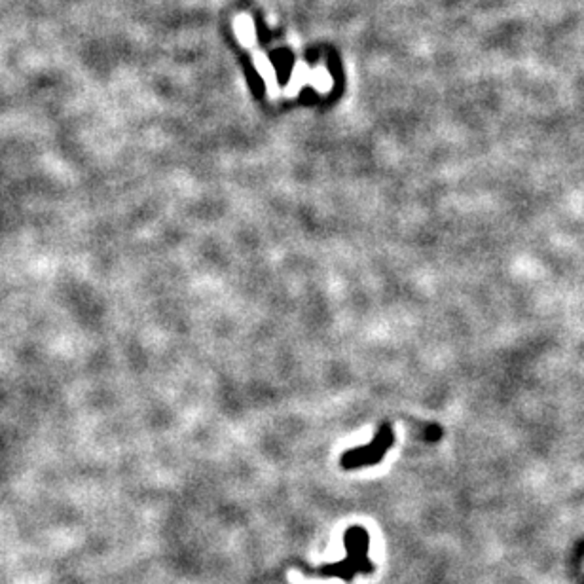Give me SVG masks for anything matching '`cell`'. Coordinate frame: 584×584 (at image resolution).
<instances>
[{
	"mask_svg": "<svg viewBox=\"0 0 584 584\" xmlns=\"http://www.w3.org/2000/svg\"><path fill=\"white\" fill-rule=\"evenodd\" d=\"M393 446V430L391 425H379L376 437L368 446L362 448H355L346 451L341 456V467L344 469H359V467H370L376 465L383 459L387 454V449Z\"/></svg>",
	"mask_w": 584,
	"mask_h": 584,
	"instance_id": "1",
	"label": "cell"
}]
</instances>
